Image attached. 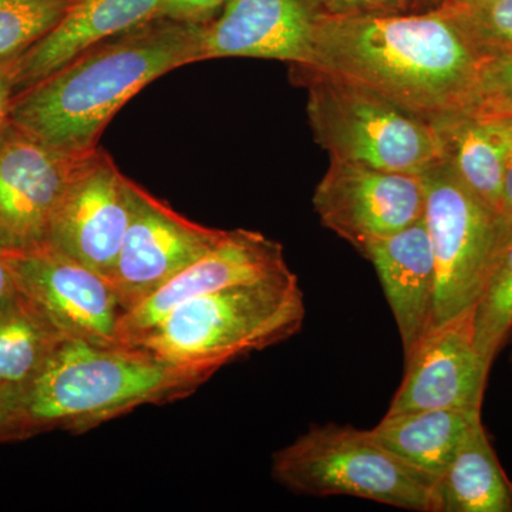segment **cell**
I'll return each instance as SVG.
<instances>
[{
    "mask_svg": "<svg viewBox=\"0 0 512 512\" xmlns=\"http://www.w3.org/2000/svg\"><path fill=\"white\" fill-rule=\"evenodd\" d=\"M484 59L443 9L320 18L312 63L427 120L467 111Z\"/></svg>",
    "mask_w": 512,
    "mask_h": 512,
    "instance_id": "obj_1",
    "label": "cell"
},
{
    "mask_svg": "<svg viewBox=\"0 0 512 512\" xmlns=\"http://www.w3.org/2000/svg\"><path fill=\"white\" fill-rule=\"evenodd\" d=\"M204 23L154 18L101 40L16 94L9 120L63 153L99 147L117 111L151 82L200 62Z\"/></svg>",
    "mask_w": 512,
    "mask_h": 512,
    "instance_id": "obj_2",
    "label": "cell"
},
{
    "mask_svg": "<svg viewBox=\"0 0 512 512\" xmlns=\"http://www.w3.org/2000/svg\"><path fill=\"white\" fill-rule=\"evenodd\" d=\"M211 376L143 349L66 340L20 392L19 440L57 429L84 433L138 407L184 399Z\"/></svg>",
    "mask_w": 512,
    "mask_h": 512,
    "instance_id": "obj_3",
    "label": "cell"
},
{
    "mask_svg": "<svg viewBox=\"0 0 512 512\" xmlns=\"http://www.w3.org/2000/svg\"><path fill=\"white\" fill-rule=\"evenodd\" d=\"M305 316L298 276L286 269L177 306L134 348L171 365L214 375L239 357L292 338Z\"/></svg>",
    "mask_w": 512,
    "mask_h": 512,
    "instance_id": "obj_4",
    "label": "cell"
},
{
    "mask_svg": "<svg viewBox=\"0 0 512 512\" xmlns=\"http://www.w3.org/2000/svg\"><path fill=\"white\" fill-rule=\"evenodd\" d=\"M292 74L308 90L309 124L330 158L413 174L444 160L433 121L335 74L303 66Z\"/></svg>",
    "mask_w": 512,
    "mask_h": 512,
    "instance_id": "obj_5",
    "label": "cell"
},
{
    "mask_svg": "<svg viewBox=\"0 0 512 512\" xmlns=\"http://www.w3.org/2000/svg\"><path fill=\"white\" fill-rule=\"evenodd\" d=\"M272 477L293 493L349 495L403 510L431 512L436 478L404 463L369 430L326 424L272 456Z\"/></svg>",
    "mask_w": 512,
    "mask_h": 512,
    "instance_id": "obj_6",
    "label": "cell"
},
{
    "mask_svg": "<svg viewBox=\"0 0 512 512\" xmlns=\"http://www.w3.org/2000/svg\"><path fill=\"white\" fill-rule=\"evenodd\" d=\"M421 175L424 222L437 269L436 329L476 305L511 225L484 204L447 161Z\"/></svg>",
    "mask_w": 512,
    "mask_h": 512,
    "instance_id": "obj_7",
    "label": "cell"
},
{
    "mask_svg": "<svg viewBox=\"0 0 512 512\" xmlns=\"http://www.w3.org/2000/svg\"><path fill=\"white\" fill-rule=\"evenodd\" d=\"M424 204L423 175L335 158L313 195L320 222L362 255L380 239L421 220Z\"/></svg>",
    "mask_w": 512,
    "mask_h": 512,
    "instance_id": "obj_8",
    "label": "cell"
},
{
    "mask_svg": "<svg viewBox=\"0 0 512 512\" xmlns=\"http://www.w3.org/2000/svg\"><path fill=\"white\" fill-rule=\"evenodd\" d=\"M133 207V181L97 147L84 154L50 224L47 247L110 281Z\"/></svg>",
    "mask_w": 512,
    "mask_h": 512,
    "instance_id": "obj_9",
    "label": "cell"
},
{
    "mask_svg": "<svg viewBox=\"0 0 512 512\" xmlns=\"http://www.w3.org/2000/svg\"><path fill=\"white\" fill-rule=\"evenodd\" d=\"M16 289L67 340L121 346L124 315L113 284L99 272L50 247L6 254Z\"/></svg>",
    "mask_w": 512,
    "mask_h": 512,
    "instance_id": "obj_10",
    "label": "cell"
},
{
    "mask_svg": "<svg viewBox=\"0 0 512 512\" xmlns=\"http://www.w3.org/2000/svg\"><path fill=\"white\" fill-rule=\"evenodd\" d=\"M227 231L188 220L133 181V207L110 282L124 313L220 244Z\"/></svg>",
    "mask_w": 512,
    "mask_h": 512,
    "instance_id": "obj_11",
    "label": "cell"
},
{
    "mask_svg": "<svg viewBox=\"0 0 512 512\" xmlns=\"http://www.w3.org/2000/svg\"><path fill=\"white\" fill-rule=\"evenodd\" d=\"M83 156L63 153L8 121L0 131V252L47 247L53 215Z\"/></svg>",
    "mask_w": 512,
    "mask_h": 512,
    "instance_id": "obj_12",
    "label": "cell"
},
{
    "mask_svg": "<svg viewBox=\"0 0 512 512\" xmlns=\"http://www.w3.org/2000/svg\"><path fill=\"white\" fill-rule=\"evenodd\" d=\"M289 269L284 247L261 232L227 231L217 247L174 276L120 322L121 346L134 348L177 306L231 286L252 284Z\"/></svg>",
    "mask_w": 512,
    "mask_h": 512,
    "instance_id": "obj_13",
    "label": "cell"
},
{
    "mask_svg": "<svg viewBox=\"0 0 512 512\" xmlns=\"http://www.w3.org/2000/svg\"><path fill=\"white\" fill-rule=\"evenodd\" d=\"M387 416L431 409L481 410L490 363L474 340V306L437 326L404 362Z\"/></svg>",
    "mask_w": 512,
    "mask_h": 512,
    "instance_id": "obj_14",
    "label": "cell"
},
{
    "mask_svg": "<svg viewBox=\"0 0 512 512\" xmlns=\"http://www.w3.org/2000/svg\"><path fill=\"white\" fill-rule=\"evenodd\" d=\"M319 20L313 0H228L204 23L200 62L256 57L308 66Z\"/></svg>",
    "mask_w": 512,
    "mask_h": 512,
    "instance_id": "obj_15",
    "label": "cell"
},
{
    "mask_svg": "<svg viewBox=\"0 0 512 512\" xmlns=\"http://www.w3.org/2000/svg\"><path fill=\"white\" fill-rule=\"evenodd\" d=\"M375 266L402 339L404 362L434 330L437 269L424 217L365 252Z\"/></svg>",
    "mask_w": 512,
    "mask_h": 512,
    "instance_id": "obj_16",
    "label": "cell"
},
{
    "mask_svg": "<svg viewBox=\"0 0 512 512\" xmlns=\"http://www.w3.org/2000/svg\"><path fill=\"white\" fill-rule=\"evenodd\" d=\"M164 0H73L55 28L13 60L16 94L101 40L158 18Z\"/></svg>",
    "mask_w": 512,
    "mask_h": 512,
    "instance_id": "obj_17",
    "label": "cell"
},
{
    "mask_svg": "<svg viewBox=\"0 0 512 512\" xmlns=\"http://www.w3.org/2000/svg\"><path fill=\"white\" fill-rule=\"evenodd\" d=\"M444 161L484 204L503 214L505 164L512 147V121L468 113L433 121Z\"/></svg>",
    "mask_w": 512,
    "mask_h": 512,
    "instance_id": "obj_18",
    "label": "cell"
},
{
    "mask_svg": "<svg viewBox=\"0 0 512 512\" xmlns=\"http://www.w3.org/2000/svg\"><path fill=\"white\" fill-rule=\"evenodd\" d=\"M481 421V410L431 409L384 416L370 436L409 464L439 478L467 434Z\"/></svg>",
    "mask_w": 512,
    "mask_h": 512,
    "instance_id": "obj_19",
    "label": "cell"
},
{
    "mask_svg": "<svg viewBox=\"0 0 512 512\" xmlns=\"http://www.w3.org/2000/svg\"><path fill=\"white\" fill-rule=\"evenodd\" d=\"M431 512H512V481L498 461L483 421L467 434L434 483Z\"/></svg>",
    "mask_w": 512,
    "mask_h": 512,
    "instance_id": "obj_20",
    "label": "cell"
},
{
    "mask_svg": "<svg viewBox=\"0 0 512 512\" xmlns=\"http://www.w3.org/2000/svg\"><path fill=\"white\" fill-rule=\"evenodd\" d=\"M66 340L59 329L15 289L0 303V387L25 389Z\"/></svg>",
    "mask_w": 512,
    "mask_h": 512,
    "instance_id": "obj_21",
    "label": "cell"
},
{
    "mask_svg": "<svg viewBox=\"0 0 512 512\" xmlns=\"http://www.w3.org/2000/svg\"><path fill=\"white\" fill-rule=\"evenodd\" d=\"M512 330V227L474 305V340L490 365Z\"/></svg>",
    "mask_w": 512,
    "mask_h": 512,
    "instance_id": "obj_22",
    "label": "cell"
},
{
    "mask_svg": "<svg viewBox=\"0 0 512 512\" xmlns=\"http://www.w3.org/2000/svg\"><path fill=\"white\" fill-rule=\"evenodd\" d=\"M73 0H0V63L10 62L47 35Z\"/></svg>",
    "mask_w": 512,
    "mask_h": 512,
    "instance_id": "obj_23",
    "label": "cell"
},
{
    "mask_svg": "<svg viewBox=\"0 0 512 512\" xmlns=\"http://www.w3.org/2000/svg\"><path fill=\"white\" fill-rule=\"evenodd\" d=\"M439 9V8H437ZM484 60L512 57V0L483 8L440 6Z\"/></svg>",
    "mask_w": 512,
    "mask_h": 512,
    "instance_id": "obj_24",
    "label": "cell"
},
{
    "mask_svg": "<svg viewBox=\"0 0 512 512\" xmlns=\"http://www.w3.org/2000/svg\"><path fill=\"white\" fill-rule=\"evenodd\" d=\"M464 113L512 121V57L484 60L470 106Z\"/></svg>",
    "mask_w": 512,
    "mask_h": 512,
    "instance_id": "obj_25",
    "label": "cell"
},
{
    "mask_svg": "<svg viewBox=\"0 0 512 512\" xmlns=\"http://www.w3.org/2000/svg\"><path fill=\"white\" fill-rule=\"evenodd\" d=\"M320 18L350 19L410 13V0H313Z\"/></svg>",
    "mask_w": 512,
    "mask_h": 512,
    "instance_id": "obj_26",
    "label": "cell"
},
{
    "mask_svg": "<svg viewBox=\"0 0 512 512\" xmlns=\"http://www.w3.org/2000/svg\"><path fill=\"white\" fill-rule=\"evenodd\" d=\"M228 0H164L158 18L205 23L214 18Z\"/></svg>",
    "mask_w": 512,
    "mask_h": 512,
    "instance_id": "obj_27",
    "label": "cell"
},
{
    "mask_svg": "<svg viewBox=\"0 0 512 512\" xmlns=\"http://www.w3.org/2000/svg\"><path fill=\"white\" fill-rule=\"evenodd\" d=\"M22 390L0 387V443L19 440L18 414Z\"/></svg>",
    "mask_w": 512,
    "mask_h": 512,
    "instance_id": "obj_28",
    "label": "cell"
},
{
    "mask_svg": "<svg viewBox=\"0 0 512 512\" xmlns=\"http://www.w3.org/2000/svg\"><path fill=\"white\" fill-rule=\"evenodd\" d=\"M15 96L13 60H10V62L0 63V131L8 124L10 107H12Z\"/></svg>",
    "mask_w": 512,
    "mask_h": 512,
    "instance_id": "obj_29",
    "label": "cell"
},
{
    "mask_svg": "<svg viewBox=\"0 0 512 512\" xmlns=\"http://www.w3.org/2000/svg\"><path fill=\"white\" fill-rule=\"evenodd\" d=\"M503 217L512 227V147L505 164L503 185Z\"/></svg>",
    "mask_w": 512,
    "mask_h": 512,
    "instance_id": "obj_30",
    "label": "cell"
},
{
    "mask_svg": "<svg viewBox=\"0 0 512 512\" xmlns=\"http://www.w3.org/2000/svg\"><path fill=\"white\" fill-rule=\"evenodd\" d=\"M15 289V279H13L8 258H6V254L0 252V303L5 301Z\"/></svg>",
    "mask_w": 512,
    "mask_h": 512,
    "instance_id": "obj_31",
    "label": "cell"
},
{
    "mask_svg": "<svg viewBox=\"0 0 512 512\" xmlns=\"http://www.w3.org/2000/svg\"><path fill=\"white\" fill-rule=\"evenodd\" d=\"M444 0H410V13H424L436 10Z\"/></svg>",
    "mask_w": 512,
    "mask_h": 512,
    "instance_id": "obj_32",
    "label": "cell"
},
{
    "mask_svg": "<svg viewBox=\"0 0 512 512\" xmlns=\"http://www.w3.org/2000/svg\"><path fill=\"white\" fill-rule=\"evenodd\" d=\"M494 2L497 0H444L443 5L453 6V8H483Z\"/></svg>",
    "mask_w": 512,
    "mask_h": 512,
    "instance_id": "obj_33",
    "label": "cell"
}]
</instances>
